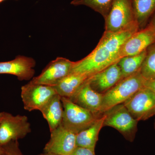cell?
<instances>
[{
	"label": "cell",
	"mask_w": 155,
	"mask_h": 155,
	"mask_svg": "<svg viewBox=\"0 0 155 155\" xmlns=\"http://www.w3.org/2000/svg\"><path fill=\"white\" fill-rule=\"evenodd\" d=\"M140 30L138 25L116 32L105 31L94 50L85 58L74 62L70 73L89 77L119 60V53L127 39Z\"/></svg>",
	"instance_id": "cell-1"
},
{
	"label": "cell",
	"mask_w": 155,
	"mask_h": 155,
	"mask_svg": "<svg viewBox=\"0 0 155 155\" xmlns=\"http://www.w3.org/2000/svg\"><path fill=\"white\" fill-rule=\"evenodd\" d=\"M146 81L140 70L123 78L103 94L101 115L102 116L104 113L114 106L123 104L137 92L144 87Z\"/></svg>",
	"instance_id": "cell-2"
},
{
	"label": "cell",
	"mask_w": 155,
	"mask_h": 155,
	"mask_svg": "<svg viewBox=\"0 0 155 155\" xmlns=\"http://www.w3.org/2000/svg\"><path fill=\"white\" fill-rule=\"evenodd\" d=\"M104 19L105 31L108 32H119L138 26L131 0H114Z\"/></svg>",
	"instance_id": "cell-3"
},
{
	"label": "cell",
	"mask_w": 155,
	"mask_h": 155,
	"mask_svg": "<svg viewBox=\"0 0 155 155\" xmlns=\"http://www.w3.org/2000/svg\"><path fill=\"white\" fill-rule=\"evenodd\" d=\"M103 115L105 117L104 127L115 128L128 141L132 142L134 140L138 121L134 118L124 104L114 106Z\"/></svg>",
	"instance_id": "cell-4"
},
{
	"label": "cell",
	"mask_w": 155,
	"mask_h": 155,
	"mask_svg": "<svg viewBox=\"0 0 155 155\" xmlns=\"http://www.w3.org/2000/svg\"><path fill=\"white\" fill-rule=\"evenodd\" d=\"M61 101L64 110L62 125L75 134L91 126L100 117L78 105L69 98L61 97Z\"/></svg>",
	"instance_id": "cell-5"
},
{
	"label": "cell",
	"mask_w": 155,
	"mask_h": 155,
	"mask_svg": "<svg viewBox=\"0 0 155 155\" xmlns=\"http://www.w3.org/2000/svg\"><path fill=\"white\" fill-rule=\"evenodd\" d=\"M58 94L54 87L29 81L21 87V96L24 108L31 112L42 109L54 96Z\"/></svg>",
	"instance_id": "cell-6"
},
{
	"label": "cell",
	"mask_w": 155,
	"mask_h": 155,
	"mask_svg": "<svg viewBox=\"0 0 155 155\" xmlns=\"http://www.w3.org/2000/svg\"><path fill=\"white\" fill-rule=\"evenodd\" d=\"M31 130L27 116H13L10 113L4 112L0 123V145L3 146L10 142L23 138Z\"/></svg>",
	"instance_id": "cell-7"
},
{
	"label": "cell",
	"mask_w": 155,
	"mask_h": 155,
	"mask_svg": "<svg viewBox=\"0 0 155 155\" xmlns=\"http://www.w3.org/2000/svg\"><path fill=\"white\" fill-rule=\"evenodd\" d=\"M123 104L138 121H145L155 115V93L145 87Z\"/></svg>",
	"instance_id": "cell-8"
},
{
	"label": "cell",
	"mask_w": 155,
	"mask_h": 155,
	"mask_svg": "<svg viewBox=\"0 0 155 155\" xmlns=\"http://www.w3.org/2000/svg\"><path fill=\"white\" fill-rule=\"evenodd\" d=\"M74 62L58 57L50 62L38 76L30 81L33 83L54 87L71 72Z\"/></svg>",
	"instance_id": "cell-9"
},
{
	"label": "cell",
	"mask_w": 155,
	"mask_h": 155,
	"mask_svg": "<svg viewBox=\"0 0 155 155\" xmlns=\"http://www.w3.org/2000/svg\"><path fill=\"white\" fill-rule=\"evenodd\" d=\"M49 141L45 147V152L59 155H71L76 147V134L61 125L51 132Z\"/></svg>",
	"instance_id": "cell-10"
},
{
	"label": "cell",
	"mask_w": 155,
	"mask_h": 155,
	"mask_svg": "<svg viewBox=\"0 0 155 155\" xmlns=\"http://www.w3.org/2000/svg\"><path fill=\"white\" fill-rule=\"evenodd\" d=\"M155 42V30L149 23L130 37L122 46L119 59L126 56L138 54Z\"/></svg>",
	"instance_id": "cell-11"
},
{
	"label": "cell",
	"mask_w": 155,
	"mask_h": 155,
	"mask_svg": "<svg viewBox=\"0 0 155 155\" xmlns=\"http://www.w3.org/2000/svg\"><path fill=\"white\" fill-rule=\"evenodd\" d=\"M35 65L33 58L18 55L12 61L0 62V74L15 75L20 81L31 80L35 74Z\"/></svg>",
	"instance_id": "cell-12"
},
{
	"label": "cell",
	"mask_w": 155,
	"mask_h": 155,
	"mask_svg": "<svg viewBox=\"0 0 155 155\" xmlns=\"http://www.w3.org/2000/svg\"><path fill=\"white\" fill-rule=\"evenodd\" d=\"M123 78L117 62L89 77L87 81L94 90L104 94Z\"/></svg>",
	"instance_id": "cell-13"
},
{
	"label": "cell",
	"mask_w": 155,
	"mask_h": 155,
	"mask_svg": "<svg viewBox=\"0 0 155 155\" xmlns=\"http://www.w3.org/2000/svg\"><path fill=\"white\" fill-rule=\"evenodd\" d=\"M103 94L95 91L86 81L83 85L70 98L73 103L100 117Z\"/></svg>",
	"instance_id": "cell-14"
},
{
	"label": "cell",
	"mask_w": 155,
	"mask_h": 155,
	"mask_svg": "<svg viewBox=\"0 0 155 155\" xmlns=\"http://www.w3.org/2000/svg\"><path fill=\"white\" fill-rule=\"evenodd\" d=\"M47 121L51 132L62 125L64 116V107L61 97L56 94L40 111Z\"/></svg>",
	"instance_id": "cell-15"
},
{
	"label": "cell",
	"mask_w": 155,
	"mask_h": 155,
	"mask_svg": "<svg viewBox=\"0 0 155 155\" xmlns=\"http://www.w3.org/2000/svg\"><path fill=\"white\" fill-rule=\"evenodd\" d=\"M88 78L79 73H70L54 87L60 96L70 98L86 82Z\"/></svg>",
	"instance_id": "cell-16"
},
{
	"label": "cell",
	"mask_w": 155,
	"mask_h": 155,
	"mask_svg": "<svg viewBox=\"0 0 155 155\" xmlns=\"http://www.w3.org/2000/svg\"><path fill=\"white\" fill-rule=\"evenodd\" d=\"M104 119L103 115L91 126L76 134V146L94 150L98 139L99 134L104 127Z\"/></svg>",
	"instance_id": "cell-17"
},
{
	"label": "cell",
	"mask_w": 155,
	"mask_h": 155,
	"mask_svg": "<svg viewBox=\"0 0 155 155\" xmlns=\"http://www.w3.org/2000/svg\"><path fill=\"white\" fill-rule=\"evenodd\" d=\"M140 29L147 25L155 13V0H131Z\"/></svg>",
	"instance_id": "cell-18"
},
{
	"label": "cell",
	"mask_w": 155,
	"mask_h": 155,
	"mask_svg": "<svg viewBox=\"0 0 155 155\" xmlns=\"http://www.w3.org/2000/svg\"><path fill=\"white\" fill-rule=\"evenodd\" d=\"M147 54V50L135 55L126 56L118 61L123 78L133 75L140 70Z\"/></svg>",
	"instance_id": "cell-19"
},
{
	"label": "cell",
	"mask_w": 155,
	"mask_h": 155,
	"mask_svg": "<svg viewBox=\"0 0 155 155\" xmlns=\"http://www.w3.org/2000/svg\"><path fill=\"white\" fill-rule=\"evenodd\" d=\"M114 1V0H72L71 4L74 6H87L105 18Z\"/></svg>",
	"instance_id": "cell-20"
},
{
	"label": "cell",
	"mask_w": 155,
	"mask_h": 155,
	"mask_svg": "<svg viewBox=\"0 0 155 155\" xmlns=\"http://www.w3.org/2000/svg\"><path fill=\"white\" fill-rule=\"evenodd\" d=\"M147 80L155 78V42L147 49V54L140 70Z\"/></svg>",
	"instance_id": "cell-21"
},
{
	"label": "cell",
	"mask_w": 155,
	"mask_h": 155,
	"mask_svg": "<svg viewBox=\"0 0 155 155\" xmlns=\"http://www.w3.org/2000/svg\"><path fill=\"white\" fill-rule=\"evenodd\" d=\"M3 152L1 155H23L19 150L17 140L10 142L3 146Z\"/></svg>",
	"instance_id": "cell-22"
},
{
	"label": "cell",
	"mask_w": 155,
	"mask_h": 155,
	"mask_svg": "<svg viewBox=\"0 0 155 155\" xmlns=\"http://www.w3.org/2000/svg\"><path fill=\"white\" fill-rule=\"evenodd\" d=\"M71 155H95L94 150L82 147H76Z\"/></svg>",
	"instance_id": "cell-23"
},
{
	"label": "cell",
	"mask_w": 155,
	"mask_h": 155,
	"mask_svg": "<svg viewBox=\"0 0 155 155\" xmlns=\"http://www.w3.org/2000/svg\"><path fill=\"white\" fill-rule=\"evenodd\" d=\"M145 87L155 93V78L151 80H147L145 84Z\"/></svg>",
	"instance_id": "cell-24"
},
{
	"label": "cell",
	"mask_w": 155,
	"mask_h": 155,
	"mask_svg": "<svg viewBox=\"0 0 155 155\" xmlns=\"http://www.w3.org/2000/svg\"><path fill=\"white\" fill-rule=\"evenodd\" d=\"M149 23L153 26V28H154L155 30V13L153 15L152 18H151L150 20Z\"/></svg>",
	"instance_id": "cell-25"
},
{
	"label": "cell",
	"mask_w": 155,
	"mask_h": 155,
	"mask_svg": "<svg viewBox=\"0 0 155 155\" xmlns=\"http://www.w3.org/2000/svg\"><path fill=\"white\" fill-rule=\"evenodd\" d=\"M39 155H59L53 153L45 152L44 153L41 154Z\"/></svg>",
	"instance_id": "cell-26"
},
{
	"label": "cell",
	"mask_w": 155,
	"mask_h": 155,
	"mask_svg": "<svg viewBox=\"0 0 155 155\" xmlns=\"http://www.w3.org/2000/svg\"><path fill=\"white\" fill-rule=\"evenodd\" d=\"M3 114H4V112L0 113V123H1V122L2 121V119H3Z\"/></svg>",
	"instance_id": "cell-27"
},
{
	"label": "cell",
	"mask_w": 155,
	"mask_h": 155,
	"mask_svg": "<svg viewBox=\"0 0 155 155\" xmlns=\"http://www.w3.org/2000/svg\"><path fill=\"white\" fill-rule=\"evenodd\" d=\"M3 146L1 145H0V155H1L2 154V153L3 152Z\"/></svg>",
	"instance_id": "cell-28"
},
{
	"label": "cell",
	"mask_w": 155,
	"mask_h": 155,
	"mask_svg": "<svg viewBox=\"0 0 155 155\" xmlns=\"http://www.w3.org/2000/svg\"><path fill=\"white\" fill-rule=\"evenodd\" d=\"M5 1V0H0V3L2 2L3 1Z\"/></svg>",
	"instance_id": "cell-29"
},
{
	"label": "cell",
	"mask_w": 155,
	"mask_h": 155,
	"mask_svg": "<svg viewBox=\"0 0 155 155\" xmlns=\"http://www.w3.org/2000/svg\"><path fill=\"white\" fill-rule=\"evenodd\" d=\"M154 128L155 129V123H154Z\"/></svg>",
	"instance_id": "cell-30"
}]
</instances>
